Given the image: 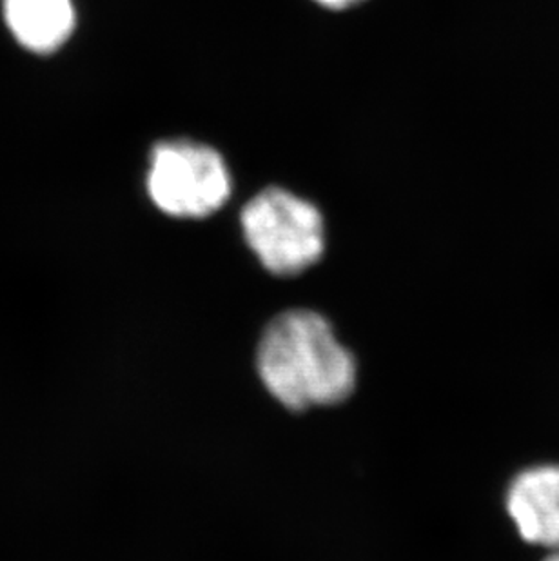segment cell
<instances>
[{
  "label": "cell",
  "mask_w": 559,
  "mask_h": 561,
  "mask_svg": "<svg viewBox=\"0 0 559 561\" xmlns=\"http://www.w3.org/2000/svg\"><path fill=\"white\" fill-rule=\"evenodd\" d=\"M506 511L523 540L559 549V466L522 472L509 489Z\"/></svg>",
  "instance_id": "277c9868"
},
{
  "label": "cell",
  "mask_w": 559,
  "mask_h": 561,
  "mask_svg": "<svg viewBox=\"0 0 559 561\" xmlns=\"http://www.w3.org/2000/svg\"><path fill=\"white\" fill-rule=\"evenodd\" d=\"M4 16L16 43L33 54H54L75 27L71 0H4Z\"/></svg>",
  "instance_id": "5b68a950"
},
{
  "label": "cell",
  "mask_w": 559,
  "mask_h": 561,
  "mask_svg": "<svg viewBox=\"0 0 559 561\" xmlns=\"http://www.w3.org/2000/svg\"><path fill=\"white\" fill-rule=\"evenodd\" d=\"M318 4L323 5V8H328V10H347V8H353V5L358 4L362 0H315Z\"/></svg>",
  "instance_id": "8992f818"
},
{
  "label": "cell",
  "mask_w": 559,
  "mask_h": 561,
  "mask_svg": "<svg viewBox=\"0 0 559 561\" xmlns=\"http://www.w3.org/2000/svg\"><path fill=\"white\" fill-rule=\"evenodd\" d=\"M240 222L249 248L273 275H298L323 254L322 215L290 191H262L243 207Z\"/></svg>",
  "instance_id": "7a4b0ae2"
},
{
  "label": "cell",
  "mask_w": 559,
  "mask_h": 561,
  "mask_svg": "<svg viewBox=\"0 0 559 561\" xmlns=\"http://www.w3.org/2000/svg\"><path fill=\"white\" fill-rule=\"evenodd\" d=\"M545 561H559V549H555V554H550Z\"/></svg>",
  "instance_id": "52a82bcc"
},
{
  "label": "cell",
  "mask_w": 559,
  "mask_h": 561,
  "mask_svg": "<svg viewBox=\"0 0 559 561\" xmlns=\"http://www.w3.org/2000/svg\"><path fill=\"white\" fill-rule=\"evenodd\" d=\"M148 193L169 217L204 218L217 213L231 195V176L215 149L190 140L155 146Z\"/></svg>",
  "instance_id": "3957f363"
},
{
  "label": "cell",
  "mask_w": 559,
  "mask_h": 561,
  "mask_svg": "<svg viewBox=\"0 0 559 561\" xmlns=\"http://www.w3.org/2000/svg\"><path fill=\"white\" fill-rule=\"evenodd\" d=\"M256 369L267 391L290 411L333 405L351 397L356 362L318 312H282L265 328Z\"/></svg>",
  "instance_id": "6da1fadb"
}]
</instances>
